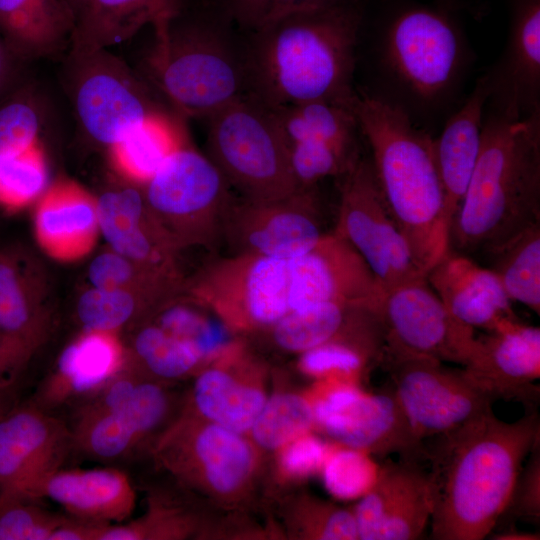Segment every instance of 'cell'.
<instances>
[{
  "mask_svg": "<svg viewBox=\"0 0 540 540\" xmlns=\"http://www.w3.org/2000/svg\"><path fill=\"white\" fill-rule=\"evenodd\" d=\"M539 418L515 422L489 410L437 437L427 447L436 497L431 516L435 540H482L496 527L535 441Z\"/></svg>",
  "mask_w": 540,
  "mask_h": 540,
  "instance_id": "obj_1",
  "label": "cell"
},
{
  "mask_svg": "<svg viewBox=\"0 0 540 540\" xmlns=\"http://www.w3.org/2000/svg\"><path fill=\"white\" fill-rule=\"evenodd\" d=\"M362 9L357 0L298 12L254 31L246 75L250 93L270 108L355 96Z\"/></svg>",
  "mask_w": 540,
  "mask_h": 540,
  "instance_id": "obj_2",
  "label": "cell"
},
{
  "mask_svg": "<svg viewBox=\"0 0 540 540\" xmlns=\"http://www.w3.org/2000/svg\"><path fill=\"white\" fill-rule=\"evenodd\" d=\"M484 112L481 150L449 229V250L485 256L540 222V110Z\"/></svg>",
  "mask_w": 540,
  "mask_h": 540,
  "instance_id": "obj_3",
  "label": "cell"
},
{
  "mask_svg": "<svg viewBox=\"0 0 540 540\" xmlns=\"http://www.w3.org/2000/svg\"><path fill=\"white\" fill-rule=\"evenodd\" d=\"M353 110L386 207L425 274L449 251L433 138L387 99L356 91Z\"/></svg>",
  "mask_w": 540,
  "mask_h": 540,
  "instance_id": "obj_4",
  "label": "cell"
},
{
  "mask_svg": "<svg viewBox=\"0 0 540 540\" xmlns=\"http://www.w3.org/2000/svg\"><path fill=\"white\" fill-rule=\"evenodd\" d=\"M447 11L442 7L405 5L389 17L382 29L378 43L380 69L398 94L407 99L405 104L435 108L449 100L464 76L467 46Z\"/></svg>",
  "mask_w": 540,
  "mask_h": 540,
  "instance_id": "obj_5",
  "label": "cell"
},
{
  "mask_svg": "<svg viewBox=\"0 0 540 540\" xmlns=\"http://www.w3.org/2000/svg\"><path fill=\"white\" fill-rule=\"evenodd\" d=\"M146 67L172 104L189 117H206L243 94L246 67L225 36L207 25L170 28L155 35Z\"/></svg>",
  "mask_w": 540,
  "mask_h": 540,
  "instance_id": "obj_6",
  "label": "cell"
},
{
  "mask_svg": "<svg viewBox=\"0 0 540 540\" xmlns=\"http://www.w3.org/2000/svg\"><path fill=\"white\" fill-rule=\"evenodd\" d=\"M208 120V157L242 198L272 200L299 189L289 146L267 105L243 94Z\"/></svg>",
  "mask_w": 540,
  "mask_h": 540,
  "instance_id": "obj_7",
  "label": "cell"
},
{
  "mask_svg": "<svg viewBox=\"0 0 540 540\" xmlns=\"http://www.w3.org/2000/svg\"><path fill=\"white\" fill-rule=\"evenodd\" d=\"M149 209L176 245L214 250L222 242L231 186L213 161L186 141L145 184Z\"/></svg>",
  "mask_w": 540,
  "mask_h": 540,
  "instance_id": "obj_8",
  "label": "cell"
},
{
  "mask_svg": "<svg viewBox=\"0 0 540 540\" xmlns=\"http://www.w3.org/2000/svg\"><path fill=\"white\" fill-rule=\"evenodd\" d=\"M290 260L240 254L216 257L197 273L187 291L231 331L266 330L290 312Z\"/></svg>",
  "mask_w": 540,
  "mask_h": 540,
  "instance_id": "obj_9",
  "label": "cell"
},
{
  "mask_svg": "<svg viewBox=\"0 0 540 540\" xmlns=\"http://www.w3.org/2000/svg\"><path fill=\"white\" fill-rule=\"evenodd\" d=\"M309 400L315 425L338 444L385 457L427 461L424 441L413 431L393 390L367 393L357 384L321 380Z\"/></svg>",
  "mask_w": 540,
  "mask_h": 540,
  "instance_id": "obj_10",
  "label": "cell"
},
{
  "mask_svg": "<svg viewBox=\"0 0 540 540\" xmlns=\"http://www.w3.org/2000/svg\"><path fill=\"white\" fill-rule=\"evenodd\" d=\"M339 181L334 232L364 259L381 290L426 275L392 219L370 157L361 156Z\"/></svg>",
  "mask_w": 540,
  "mask_h": 540,
  "instance_id": "obj_11",
  "label": "cell"
},
{
  "mask_svg": "<svg viewBox=\"0 0 540 540\" xmlns=\"http://www.w3.org/2000/svg\"><path fill=\"white\" fill-rule=\"evenodd\" d=\"M376 310L383 356H422L464 367L475 349V330L450 314L426 275L381 290Z\"/></svg>",
  "mask_w": 540,
  "mask_h": 540,
  "instance_id": "obj_12",
  "label": "cell"
},
{
  "mask_svg": "<svg viewBox=\"0 0 540 540\" xmlns=\"http://www.w3.org/2000/svg\"><path fill=\"white\" fill-rule=\"evenodd\" d=\"M381 363L390 372L392 390L414 433L423 441L492 410L493 400L463 368L413 355L383 356Z\"/></svg>",
  "mask_w": 540,
  "mask_h": 540,
  "instance_id": "obj_13",
  "label": "cell"
},
{
  "mask_svg": "<svg viewBox=\"0 0 540 540\" xmlns=\"http://www.w3.org/2000/svg\"><path fill=\"white\" fill-rule=\"evenodd\" d=\"M327 233L317 186L272 200L233 198L223 220L230 254L296 258Z\"/></svg>",
  "mask_w": 540,
  "mask_h": 540,
  "instance_id": "obj_14",
  "label": "cell"
},
{
  "mask_svg": "<svg viewBox=\"0 0 540 540\" xmlns=\"http://www.w3.org/2000/svg\"><path fill=\"white\" fill-rule=\"evenodd\" d=\"M74 446L59 418L38 405L14 407L0 419V505L36 502Z\"/></svg>",
  "mask_w": 540,
  "mask_h": 540,
  "instance_id": "obj_15",
  "label": "cell"
},
{
  "mask_svg": "<svg viewBox=\"0 0 540 540\" xmlns=\"http://www.w3.org/2000/svg\"><path fill=\"white\" fill-rule=\"evenodd\" d=\"M435 485L421 463L400 459L381 466L371 490L352 510L361 540L418 539L435 505Z\"/></svg>",
  "mask_w": 540,
  "mask_h": 540,
  "instance_id": "obj_16",
  "label": "cell"
},
{
  "mask_svg": "<svg viewBox=\"0 0 540 540\" xmlns=\"http://www.w3.org/2000/svg\"><path fill=\"white\" fill-rule=\"evenodd\" d=\"M162 464L182 479L200 476L220 494L241 488L249 478L254 454L240 433L209 422L182 419L156 445Z\"/></svg>",
  "mask_w": 540,
  "mask_h": 540,
  "instance_id": "obj_17",
  "label": "cell"
},
{
  "mask_svg": "<svg viewBox=\"0 0 540 540\" xmlns=\"http://www.w3.org/2000/svg\"><path fill=\"white\" fill-rule=\"evenodd\" d=\"M467 377L493 401L517 400L535 405L540 377V328L518 318L477 336L475 349L462 367Z\"/></svg>",
  "mask_w": 540,
  "mask_h": 540,
  "instance_id": "obj_18",
  "label": "cell"
},
{
  "mask_svg": "<svg viewBox=\"0 0 540 540\" xmlns=\"http://www.w3.org/2000/svg\"><path fill=\"white\" fill-rule=\"evenodd\" d=\"M290 312L321 302L377 306L381 287L360 254L334 231L292 258Z\"/></svg>",
  "mask_w": 540,
  "mask_h": 540,
  "instance_id": "obj_19",
  "label": "cell"
},
{
  "mask_svg": "<svg viewBox=\"0 0 540 540\" xmlns=\"http://www.w3.org/2000/svg\"><path fill=\"white\" fill-rule=\"evenodd\" d=\"M104 52L76 56L87 65L77 80L75 107L88 134L111 146L155 109L128 71Z\"/></svg>",
  "mask_w": 540,
  "mask_h": 540,
  "instance_id": "obj_20",
  "label": "cell"
},
{
  "mask_svg": "<svg viewBox=\"0 0 540 540\" xmlns=\"http://www.w3.org/2000/svg\"><path fill=\"white\" fill-rule=\"evenodd\" d=\"M274 344L302 353L328 342L356 346L380 362L383 328L375 306L352 302H321L291 311L267 328Z\"/></svg>",
  "mask_w": 540,
  "mask_h": 540,
  "instance_id": "obj_21",
  "label": "cell"
},
{
  "mask_svg": "<svg viewBox=\"0 0 540 540\" xmlns=\"http://www.w3.org/2000/svg\"><path fill=\"white\" fill-rule=\"evenodd\" d=\"M487 74V106L517 118L540 110V0H513L504 53Z\"/></svg>",
  "mask_w": 540,
  "mask_h": 540,
  "instance_id": "obj_22",
  "label": "cell"
},
{
  "mask_svg": "<svg viewBox=\"0 0 540 540\" xmlns=\"http://www.w3.org/2000/svg\"><path fill=\"white\" fill-rule=\"evenodd\" d=\"M426 279L450 314L474 330L487 332L518 318L497 275L470 256L449 250Z\"/></svg>",
  "mask_w": 540,
  "mask_h": 540,
  "instance_id": "obj_23",
  "label": "cell"
},
{
  "mask_svg": "<svg viewBox=\"0 0 540 540\" xmlns=\"http://www.w3.org/2000/svg\"><path fill=\"white\" fill-rule=\"evenodd\" d=\"M127 357L117 332L85 329L62 351L35 404L46 409L92 396L124 367Z\"/></svg>",
  "mask_w": 540,
  "mask_h": 540,
  "instance_id": "obj_24",
  "label": "cell"
},
{
  "mask_svg": "<svg viewBox=\"0 0 540 540\" xmlns=\"http://www.w3.org/2000/svg\"><path fill=\"white\" fill-rule=\"evenodd\" d=\"M34 225L36 240L47 255L64 262L79 260L97 241V199L78 183L59 180L42 194Z\"/></svg>",
  "mask_w": 540,
  "mask_h": 540,
  "instance_id": "obj_25",
  "label": "cell"
},
{
  "mask_svg": "<svg viewBox=\"0 0 540 540\" xmlns=\"http://www.w3.org/2000/svg\"><path fill=\"white\" fill-rule=\"evenodd\" d=\"M180 0H85L70 38L75 56H86L132 38L145 26L166 32Z\"/></svg>",
  "mask_w": 540,
  "mask_h": 540,
  "instance_id": "obj_26",
  "label": "cell"
},
{
  "mask_svg": "<svg viewBox=\"0 0 540 540\" xmlns=\"http://www.w3.org/2000/svg\"><path fill=\"white\" fill-rule=\"evenodd\" d=\"M490 96L488 74L478 78L464 104L447 120L433 151L449 229L468 188L481 150L483 117Z\"/></svg>",
  "mask_w": 540,
  "mask_h": 540,
  "instance_id": "obj_27",
  "label": "cell"
},
{
  "mask_svg": "<svg viewBox=\"0 0 540 540\" xmlns=\"http://www.w3.org/2000/svg\"><path fill=\"white\" fill-rule=\"evenodd\" d=\"M145 212L143 197L132 188L106 192L97 200L99 229L114 251L176 281L171 268L175 245L158 221L145 225Z\"/></svg>",
  "mask_w": 540,
  "mask_h": 540,
  "instance_id": "obj_28",
  "label": "cell"
},
{
  "mask_svg": "<svg viewBox=\"0 0 540 540\" xmlns=\"http://www.w3.org/2000/svg\"><path fill=\"white\" fill-rule=\"evenodd\" d=\"M44 495L73 517L110 524L125 521L136 499L129 477L116 468L60 469L47 482Z\"/></svg>",
  "mask_w": 540,
  "mask_h": 540,
  "instance_id": "obj_29",
  "label": "cell"
},
{
  "mask_svg": "<svg viewBox=\"0 0 540 540\" xmlns=\"http://www.w3.org/2000/svg\"><path fill=\"white\" fill-rule=\"evenodd\" d=\"M74 26L75 14L63 0H0V30L27 54L60 49Z\"/></svg>",
  "mask_w": 540,
  "mask_h": 540,
  "instance_id": "obj_30",
  "label": "cell"
},
{
  "mask_svg": "<svg viewBox=\"0 0 540 540\" xmlns=\"http://www.w3.org/2000/svg\"><path fill=\"white\" fill-rule=\"evenodd\" d=\"M214 360L216 365L204 370L195 382L196 409L211 423L237 433L250 431L266 401L264 393L230 373L221 355Z\"/></svg>",
  "mask_w": 540,
  "mask_h": 540,
  "instance_id": "obj_31",
  "label": "cell"
},
{
  "mask_svg": "<svg viewBox=\"0 0 540 540\" xmlns=\"http://www.w3.org/2000/svg\"><path fill=\"white\" fill-rule=\"evenodd\" d=\"M186 141L180 125L155 110L110 146L111 160L126 179L145 185Z\"/></svg>",
  "mask_w": 540,
  "mask_h": 540,
  "instance_id": "obj_32",
  "label": "cell"
},
{
  "mask_svg": "<svg viewBox=\"0 0 540 540\" xmlns=\"http://www.w3.org/2000/svg\"><path fill=\"white\" fill-rule=\"evenodd\" d=\"M352 104L315 100L269 108L288 146L304 141L356 144L360 129Z\"/></svg>",
  "mask_w": 540,
  "mask_h": 540,
  "instance_id": "obj_33",
  "label": "cell"
},
{
  "mask_svg": "<svg viewBox=\"0 0 540 540\" xmlns=\"http://www.w3.org/2000/svg\"><path fill=\"white\" fill-rule=\"evenodd\" d=\"M484 257L511 301L540 314V222L523 229Z\"/></svg>",
  "mask_w": 540,
  "mask_h": 540,
  "instance_id": "obj_34",
  "label": "cell"
},
{
  "mask_svg": "<svg viewBox=\"0 0 540 540\" xmlns=\"http://www.w3.org/2000/svg\"><path fill=\"white\" fill-rule=\"evenodd\" d=\"M314 425V412L309 400L281 393L265 401L250 431L257 444L277 449L308 433Z\"/></svg>",
  "mask_w": 540,
  "mask_h": 540,
  "instance_id": "obj_35",
  "label": "cell"
},
{
  "mask_svg": "<svg viewBox=\"0 0 540 540\" xmlns=\"http://www.w3.org/2000/svg\"><path fill=\"white\" fill-rule=\"evenodd\" d=\"M134 352L153 375L174 379L187 375L202 361L196 348L158 324L143 327L135 336Z\"/></svg>",
  "mask_w": 540,
  "mask_h": 540,
  "instance_id": "obj_36",
  "label": "cell"
},
{
  "mask_svg": "<svg viewBox=\"0 0 540 540\" xmlns=\"http://www.w3.org/2000/svg\"><path fill=\"white\" fill-rule=\"evenodd\" d=\"M358 143L304 141L289 146V164L299 189L316 187L328 177H341L361 157Z\"/></svg>",
  "mask_w": 540,
  "mask_h": 540,
  "instance_id": "obj_37",
  "label": "cell"
},
{
  "mask_svg": "<svg viewBox=\"0 0 540 540\" xmlns=\"http://www.w3.org/2000/svg\"><path fill=\"white\" fill-rule=\"evenodd\" d=\"M381 466L370 453L341 445L333 447L321 470L326 490L340 500L363 497L376 483Z\"/></svg>",
  "mask_w": 540,
  "mask_h": 540,
  "instance_id": "obj_38",
  "label": "cell"
},
{
  "mask_svg": "<svg viewBox=\"0 0 540 540\" xmlns=\"http://www.w3.org/2000/svg\"><path fill=\"white\" fill-rule=\"evenodd\" d=\"M156 324L191 343L203 361L215 359L233 343L231 330L220 319L209 318L198 308L188 305L166 307Z\"/></svg>",
  "mask_w": 540,
  "mask_h": 540,
  "instance_id": "obj_39",
  "label": "cell"
},
{
  "mask_svg": "<svg viewBox=\"0 0 540 540\" xmlns=\"http://www.w3.org/2000/svg\"><path fill=\"white\" fill-rule=\"evenodd\" d=\"M47 182L45 157L39 143L0 160V204L19 210L43 194Z\"/></svg>",
  "mask_w": 540,
  "mask_h": 540,
  "instance_id": "obj_40",
  "label": "cell"
},
{
  "mask_svg": "<svg viewBox=\"0 0 540 540\" xmlns=\"http://www.w3.org/2000/svg\"><path fill=\"white\" fill-rule=\"evenodd\" d=\"M299 368L319 380L357 384L372 364L380 363L368 352L345 342H328L300 353Z\"/></svg>",
  "mask_w": 540,
  "mask_h": 540,
  "instance_id": "obj_41",
  "label": "cell"
},
{
  "mask_svg": "<svg viewBox=\"0 0 540 540\" xmlns=\"http://www.w3.org/2000/svg\"><path fill=\"white\" fill-rule=\"evenodd\" d=\"M0 330L35 341L40 340L42 325L35 314L26 282L18 266L0 255Z\"/></svg>",
  "mask_w": 540,
  "mask_h": 540,
  "instance_id": "obj_42",
  "label": "cell"
},
{
  "mask_svg": "<svg viewBox=\"0 0 540 540\" xmlns=\"http://www.w3.org/2000/svg\"><path fill=\"white\" fill-rule=\"evenodd\" d=\"M135 297L122 288H92L77 303L79 321L86 330L118 332L135 315Z\"/></svg>",
  "mask_w": 540,
  "mask_h": 540,
  "instance_id": "obj_43",
  "label": "cell"
},
{
  "mask_svg": "<svg viewBox=\"0 0 540 540\" xmlns=\"http://www.w3.org/2000/svg\"><path fill=\"white\" fill-rule=\"evenodd\" d=\"M68 518L36 502L5 503L0 505V540H49Z\"/></svg>",
  "mask_w": 540,
  "mask_h": 540,
  "instance_id": "obj_44",
  "label": "cell"
},
{
  "mask_svg": "<svg viewBox=\"0 0 540 540\" xmlns=\"http://www.w3.org/2000/svg\"><path fill=\"white\" fill-rule=\"evenodd\" d=\"M340 0H226L228 12L240 25L256 31L280 18Z\"/></svg>",
  "mask_w": 540,
  "mask_h": 540,
  "instance_id": "obj_45",
  "label": "cell"
},
{
  "mask_svg": "<svg viewBox=\"0 0 540 540\" xmlns=\"http://www.w3.org/2000/svg\"><path fill=\"white\" fill-rule=\"evenodd\" d=\"M39 119L23 102L0 109V160L18 154L38 142Z\"/></svg>",
  "mask_w": 540,
  "mask_h": 540,
  "instance_id": "obj_46",
  "label": "cell"
},
{
  "mask_svg": "<svg viewBox=\"0 0 540 540\" xmlns=\"http://www.w3.org/2000/svg\"><path fill=\"white\" fill-rule=\"evenodd\" d=\"M525 459L516 478L505 512L519 519L540 520V437ZM504 512V513H505Z\"/></svg>",
  "mask_w": 540,
  "mask_h": 540,
  "instance_id": "obj_47",
  "label": "cell"
},
{
  "mask_svg": "<svg viewBox=\"0 0 540 540\" xmlns=\"http://www.w3.org/2000/svg\"><path fill=\"white\" fill-rule=\"evenodd\" d=\"M280 466L286 475L305 478L321 472L333 446L322 439L305 433L285 445Z\"/></svg>",
  "mask_w": 540,
  "mask_h": 540,
  "instance_id": "obj_48",
  "label": "cell"
},
{
  "mask_svg": "<svg viewBox=\"0 0 540 540\" xmlns=\"http://www.w3.org/2000/svg\"><path fill=\"white\" fill-rule=\"evenodd\" d=\"M89 279L96 288H121L130 281L133 267L129 259L117 252L97 256L89 266Z\"/></svg>",
  "mask_w": 540,
  "mask_h": 540,
  "instance_id": "obj_49",
  "label": "cell"
},
{
  "mask_svg": "<svg viewBox=\"0 0 540 540\" xmlns=\"http://www.w3.org/2000/svg\"><path fill=\"white\" fill-rule=\"evenodd\" d=\"M39 342L0 330V379L20 368Z\"/></svg>",
  "mask_w": 540,
  "mask_h": 540,
  "instance_id": "obj_50",
  "label": "cell"
},
{
  "mask_svg": "<svg viewBox=\"0 0 540 540\" xmlns=\"http://www.w3.org/2000/svg\"><path fill=\"white\" fill-rule=\"evenodd\" d=\"M108 524L71 516L51 534L49 540H100Z\"/></svg>",
  "mask_w": 540,
  "mask_h": 540,
  "instance_id": "obj_51",
  "label": "cell"
},
{
  "mask_svg": "<svg viewBox=\"0 0 540 540\" xmlns=\"http://www.w3.org/2000/svg\"><path fill=\"white\" fill-rule=\"evenodd\" d=\"M16 387L14 377L0 379V419L15 407Z\"/></svg>",
  "mask_w": 540,
  "mask_h": 540,
  "instance_id": "obj_52",
  "label": "cell"
},
{
  "mask_svg": "<svg viewBox=\"0 0 540 540\" xmlns=\"http://www.w3.org/2000/svg\"><path fill=\"white\" fill-rule=\"evenodd\" d=\"M493 538L502 540H536L539 539V534L522 532L517 530H508L494 535Z\"/></svg>",
  "mask_w": 540,
  "mask_h": 540,
  "instance_id": "obj_53",
  "label": "cell"
},
{
  "mask_svg": "<svg viewBox=\"0 0 540 540\" xmlns=\"http://www.w3.org/2000/svg\"><path fill=\"white\" fill-rule=\"evenodd\" d=\"M70 8L71 10L74 12L75 14V19H76V15L78 14V12L80 11V9L82 8L85 0H63Z\"/></svg>",
  "mask_w": 540,
  "mask_h": 540,
  "instance_id": "obj_54",
  "label": "cell"
},
{
  "mask_svg": "<svg viewBox=\"0 0 540 540\" xmlns=\"http://www.w3.org/2000/svg\"><path fill=\"white\" fill-rule=\"evenodd\" d=\"M444 9H455L458 5L457 0H437Z\"/></svg>",
  "mask_w": 540,
  "mask_h": 540,
  "instance_id": "obj_55",
  "label": "cell"
},
{
  "mask_svg": "<svg viewBox=\"0 0 540 540\" xmlns=\"http://www.w3.org/2000/svg\"><path fill=\"white\" fill-rule=\"evenodd\" d=\"M3 69H4V54H3L2 47L0 45V80L3 74Z\"/></svg>",
  "mask_w": 540,
  "mask_h": 540,
  "instance_id": "obj_56",
  "label": "cell"
}]
</instances>
